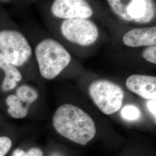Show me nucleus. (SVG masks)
Returning a JSON list of instances; mask_svg holds the SVG:
<instances>
[{
	"label": "nucleus",
	"mask_w": 156,
	"mask_h": 156,
	"mask_svg": "<svg viewBox=\"0 0 156 156\" xmlns=\"http://www.w3.org/2000/svg\"><path fill=\"white\" fill-rule=\"evenodd\" d=\"M128 89L146 100H156V78L153 76L133 75L126 80Z\"/></svg>",
	"instance_id": "0eeeda50"
},
{
	"label": "nucleus",
	"mask_w": 156,
	"mask_h": 156,
	"mask_svg": "<svg viewBox=\"0 0 156 156\" xmlns=\"http://www.w3.org/2000/svg\"><path fill=\"white\" fill-rule=\"evenodd\" d=\"M54 16L67 19H86L93 15L89 4L83 0H56L51 7Z\"/></svg>",
	"instance_id": "423d86ee"
},
{
	"label": "nucleus",
	"mask_w": 156,
	"mask_h": 156,
	"mask_svg": "<svg viewBox=\"0 0 156 156\" xmlns=\"http://www.w3.org/2000/svg\"><path fill=\"white\" fill-rule=\"evenodd\" d=\"M39 71L44 78L51 80L57 76L69 65L71 57L66 49L52 39H46L35 48Z\"/></svg>",
	"instance_id": "f03ea898"
},
{
	"label": "nucleus",
	"mask_w": 156,
	"mask_h": 156,
	"mask_svg": "<svg viewBox=\"0 0 156 156\" xmlns=\"http://www.w3.org/2000/svg\"><path fill=\"white\" fill-rule=\"evenodd\" d=\"M121 115L124 119L132 121L137 120L140 117V113L138 108L136 106L129 105L123 108Z\"/></svg>",
	"instance_id": "4468645a"
},
{
	"label": "nucleus",
	"mask_w": 156,
	"mask_h": 156,
	"mask_svg": "<svg viewBox=\"0 0 156 156\" xmlns=\"http://www.w3.org/2000/svg\"><path fill=\"white\" fill-rule=\"evenodd\" d=\"M12 142L7 136H0V156H5L11 150Z\"/></svg>",
	"instance_id": "2eb2a0df"
},
{
	"label": "nucleus",
	"mask_w": 156,
	"mask_h": 156,
	"mask_svg": "<svg viewBox=\"0 0 156 156\" xmlns=\"http://www.w3.org/2000/svg\"><path fill=\"white\" fill-rule=\"evenodd\" d=\"M61 31L67 40L81 46L93 44L98 37L96 25L86 19H67L62 23Z\"/></svg>",
	"instance_id": "39448f33"
},
{
	"label": "nucleus",
	"mask_w": 156,
	"mask_h": 156,
	"mask_svg": "<svg viewBox=\"0 0 156 156\" xmlns=\"http://www.w3.org/2000/svg\"><path fill=\"white\" fill-rule=\"evenodd\" d=\"M12 156H43V152L37 147L31 148L26 153L22 149H17L13 152Z\"/></svg>",
	"instance_id": "dca6fc26"
},
{
	"label": "nucleus",
	"mask_w": 156,
	"mask_h": 156,
	"mask_svg": "<svg viewBox=\"0 0 156 156\" xmlns=\"http://www.w3.org/2000/svg\"><path fill=\"white\" fill-rule=\"evenodd\" d=\"M156 100H151L148 101L147 104L149 110L155 117L156 116Z\"/></svg>",
	"instance_id": "a211bd4d"
},
{
	"label": "nucleus",
	"mask_w": 156,
	"mask_h": 156,
	"mask_svg": "<svg viewBox=\"0 0 156 156\" xmlns=\"http://www.w3.org/2000/svg\"><path fill=\"white\" fill-rule=\"evenodd\" d=\"M0 68L4 71L5 75L1 85L2 89L4 91L13 89L16 86L17 83L22 80V74L1 53Z\"/></svg>",
	"instance_id": "9d476101"
},
{
	"label": "nucleus",
	"mask_w": 156,
	"mask_h": 156,
	"mask_svg": "<svg viewBox=\"0 0 156 156\" xmlns=\"http://www.w3.org/2000/svg\"><path fill=\"white\" fill-rule=\"evenodd\" d=\"M127 12L132 21L140 23H149L154 15L153 2L149 0L130 1Z\"/></svg>",
	"instance_id": "1a4fd4ad"
},
{
	"label": "nucleus",
	"mask_w": 156,
	"mask_h": 156,
	"mask_svg": "<svg viewBox=\"0 0 156 156\" xmlns=\"http://www.w3.org/2000/svg\"><path fill=\"white\" fill-rule=\"evenodd\" d=\"M53 124L58 134L80 145H86L96 133L93 119L82 109L72 104L62 105L57 109Z\"/></svg>",
	"instance_id": "f257e3e1"
},
{
	"label": "nucleus",
	"mask_w": 156,
	"mask_h": 156,
	"mask_svg": "<svg viewBox=\"0 0 156 156\" xmlns=\"http://www.w3.org/2000/svg\"><path fill=\"white\" fill-rule=\"evenodd\" d=\"M130 1H121V0H109L108 4L111 6L112 10L117 15L122 17L125 20L131 22L132 19L128 16L127 12V8Z\"/></svg>",
	"instance_id": "ddd939ff"
},
{
	"label": "nucleus",
	"mask_w": 156,
	"mask_h": 156,
	"mask_svg": "<svg viewBox=\"0 0 156 156\" xmlns=\"http://www.w3.org/2000/svg\"><path fill=\"white\" fill-rule=\"evenodd\" d=\"M0 53L15 67L28 61L32 49L22 34L14 30L0 31Z\"/></svg>",
	"instance_id": "20e7f679"
},
{
	"label": "nucleus",
	"mask_w": 156,
	"mask_h": 156,
	"mask_svg": "<svg viewBox=\"0 0 156 156\" xmlns=\"http://www.w3.org/2000/svg\"><path fill=\"white\" fill-rule=\"evenodd\" d=\"M8 106V112L12 117L16 119H23L27 116L28 108L23 105L22 102L16 95H11L6 99Z\"/></svg>",
	"instance_id": "9b49d317"
},
{
	"label": "nucleus",
	"mask_w": 156,
	"mask_h": 156,
	"mask_svg": "<svg viewBox=\"0 0 156 156\" xmlns=\"http://www.w3.org/2000/svg\"><path fill=\"white\" fill-rule=\"evenodd\" d=\"M16 95L22 102L31 104L37 100L38 93L31 86L22 85L17 89Z\"/></svg>",
	"instance_id": "f8f14e48"
},
{
	"label": "nucleus",
	"mask_w": 156,
	"mask_h": 156,
	"mask_svg": "<svg viewBox=\"0 0 156 156\" xmlns=\"http://www.w3.org/2000/svg\"><path fill=\"white\" fill-rule=\"evenodd\" d=\"M89 92L95 105L105 115H112L122 108L124 91L116 84L106 80H96L90 84Z\"/></svg>",
	"instance_id": "7ed1b4c3"
},
{
	"label": "nucleus",
	"mask_w": 156,
	"mask_h": 156,
	"mask_svg": "<svg viewBox=\"0 0 156 156\" xmlns=\"http://www.w3.org/2000/svg\"><path fill=\"white\" fill-rule=\"evenodd\" d=\"M142 55L147 62L156 64V46H151L144 50Z\"/></svg>",
	"instance_id": "f3484780"
},
{
	"label": "nucleus",
	"mask_w": 156,
	"mask_h": 156,
	"mask_svg": "<svg viewBox=\"0 0 156 156\" xmlns=\"http://www.w3.org/2000/svg\"><path fill=\"white\" fill-rule=\"evenodd\" d=\"M124 44L129 47L154 46L156 44V27L134 28L123 37Z\"/></svg>",
	"instance_id": "6e6552de"
}]
</instances>
